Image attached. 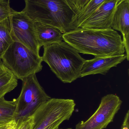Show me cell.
Instances as JSON below:
<instances>
[{"label":"cell","mask_w":129,"mask_h":129,"mask_svg":"<svg viewBox=\"0 0 129 129\" xmlns=\"http://www.w3.org/2000/svg\"><path fill=\"white\" fill-rule=\"evenodd\" d=\"M63 38L79 53L95 57L119 56L125 52L121 36L112 29L79 28L63 34Z\"/></svg>","instance_id":"cell-1"},{"label":"cell","mask_w":129,"mask_h":129,"mask_svg":"<svg viewBox=\"0 0 129 129\" xmlns=\"http://www.w3.org/2000/svg\"><path fill=\"white\" fill-rule=\"evenodd\" d=\"M22 11L34 22L54 26L63 34L78 28L76 14L64 0H24Z\"/></svg>","instance_id":"cell-2"},{"label":"cell","mask_w":129,"mask_h":129,"mask_svg":"<svg viewBox=\"0 0 129 129\" xmlns=\"http://www.w3.org/2000/svg\"><path fill=\"white\" fill-rule=\"evenodd\" d=\"M42 61L64 83H70L80 77L86 60L77 50L64 41L44 46Z\"/></svg>","instance_id":"cell-3"},{"label":"cell","mask_w":129,"mask_h":129,"mask_svg":"<svg viewBox=\"0 0 129 129\" xmlns=\"http://www.w3.org/2000/svg\"><path fill=\"white\" fill-rule=\"evenodd\" d=\"M1 59L17 79L22 81L42 69V57L16 41L11 43Z\"/></svg>","instance_id":"cell-4"},{"label":"cell","mask_w":129,"mask_h":129,"mask_svg":"<svg viewBox=\"0 0 129 129\" xmlns=\"http://www.w3.org/2000/svg\"><path fill=\"white\" fill-rule=\"evenodd\" d=\"M75 105L72 99H50L33 114L32 129H59L61 123L69 119Z\"/></svg>","instance_id":"cell-5"},{"label":"cell","mask_w":129,"mask_h":129,"mask_svg":"<svg viewBox=\"0 0 129 129\" xmlns=\"http://www.w3.org/2000/svg\"><path fill=\"white\" fill-rule=\"evenodd\" d=\"M50 99L39 84L36 74L24 79L21 92L16 99V120L32 116L42 105Z\"/></svg>","instance_id":"cell-6"},{"label":"cell","mask_w":129,"mask_h":129,"mask_svg":"<svg viewBox=\"0 0 129 129\" xmlns=\"http://www.w3.org/2000/svg\"><path fill=\"white\" fill-rule=\"evenodd\" d=\"M122 102L117 95L109 94L103 97L94 113L85 121L76 125L75 129H104L113 121Z\"/></svg>","instance_id":"cell-7"},{"label":"cell","mask_w":129,"mask_h":129,"mask_svg":"<svg viewBox=\"0 0 129 129\" xmlns=\"http://www.w3.org/2000/svg\"><path fill=\"white\" fill-rule=\"evenodd\" d=\"M9 18L13 41L20 42L39 54L41 48L36 40L34 21L22 11L17 12L14 10Z\"/></svg>","instance_id":"cell-8"},{"label":"cell","mask_w":129,"mask_h":129,"mask_svg":"<svg viewBox=\"0 0 129 129\" xmlns=\"http://www.w3.org/2000/svg\"><path fill=\"white\" fill-rule=\"evenodd\" d=\"M120 1L106 0L80 25L79 28L96 29H112L113 16Z\"/></svg>","instance_id":"cell-9"},{"label":"cell","mask_w":129,"mask_h":129,"mask_svg":"<svg viewBox=\"0 0 129 129\" xmlns=\"http://www.w3.org/2000/svg\"><path fill=\"white\" fill-rule=\"evenodd\" d=\"M129 0H120L114 11L111 28L119 31L123 36L126 59L129 60Z\"/></svg>","instance_id":"cell-10"},{"label":"cell","mask_w":129,"mask_h":129,"mask_svg":"<svg viewBox=\"0 0 129 129\" xmlns=\"http://www.w3.org/2000/svg\"><path fill=\"white\" fill-rule=\"evenodd\" d=\"M126 59L125 54L119 56L95 57L92 59L86 60L81 70L80 77L89 75H105L113 67H116Z\"/></svg>","instance_id":"cell-11"},{"label":"cell","mask_w":129,"mask_h":129,"mask_svg":"<svg viewBox=\"0 0 129 129\" xmlns=\"http://www.w3.org/2000/svg\"><path fill=\"white\" fill-rule=\"evenodd\" d=\"M36 40L40 48L63 41V33L57 28L34 22Z\"/></svg>","instance_id":"cell-12"},{"label":"cell","mask_w":129,"mask_h":129,"mask_svg":"<svg viewBox=\"0 0 129 129\" xmlns=\"http://www.w3.org/2000/svg\"><path fill=\"white\" fill-rule=\"evenodd\" d=\"M17 81L11 71L0 62V99L17 86Z\"/></svg>","instance_id":"cell-13"},{"label":"cell","mask_w":129,"mask_h":129,"mask_svg":"<svg viewBox=\"0 0 129 129\" xmlns=\"http://www.w3.org/2000/svg\"><path fill=\"white\" fill-rule=\"evenodd\" d=\"M13 41L9 17L0 22V59Z\"/></svg>","instance_id":"cell-14"},{"label":"cell","mask_w":129,"mask_h":129,"mask_svg":"<svg viewBox=\"0 0 129 129\" xmlns=\"http://www.w3.org/2000/svg\"><path fill=\"white\" fill-rule=\"evenodd\" d=\"M16 99L8 101L4 97L0 99V123L6 122L16 119Z\"/></svg>","instance_id":"cell-15"},{"label":"cell","mask_w":129,"mask_h":129,"mask_svg":"<svg viewBox=\"0 0 129 129\" xmlns=\"http://www.w3.org/2000/svg\"><path fill=\"white\" fill-rule=\"evenodd\" d=\"M106 0H90L84 8L76 14V20L79 28L80 25Z\"/></svg>","instance_id":"cell-16"},{"label":"cell","mask_w":129,"mask_h":129,"mask_svg":"<svg viewBox=\"0 0 129 129\" xmlns=\"http://www.w3.org/2000/svg\"><path fill=\"white\" fill-rule=\"evenodd\" d=\"M16 125L14 129H32L34 125L33 116L22 117L16 120Z\"/></svg>","instance_id":"cell-17"},{"label":"cell","mask_w":129,"mask_h":129,"mask_svg":"<svg viewBox=\"0 0 129 129\" xmlns=\"http://www.w3.org/2000/svg\"><path fill=\"white\" fill-rule=\"evenodd\" d=\"M13 10L9 1L0 0V22L8 18Z\"/></svg>","instance_id":"cell-18"},{"label":"cell","mask_w":129,"mask_h":129,"mask_svg":"<svg viewBox=\"0 0 129 129\" xmlns=\"http://www.w3.org/2000/svg\"><path fill=\"white\" fill-rule=\"evenodd\" d=\"M16 122V120H13L8 122L0 123V129H14Z\"/></svg>","instance_id":"cell-19"},{"label":"cell","mask_w":129,"mask_h":129,"mask_svg":"<svg viewBox=\"0 0 129 129\" xmlns=\"http://www.w3.org/2000/svg\"><path fill=\"white\" fill-rule=\"evenodd\" d=\"M76 7L79 13L89 3L90 0H75Z\"/></svg>","instance_id":"cell-20"},{"label":"cell","mask_w":129,"mask_h":129,"mask_svg":"<svg viewBox=\"0 0 129 129\" xmlns=\"http://www.w3.org/2000/svg\"><path fill=\"white\" fill-rule=\"evenodd\" d=\"M120 129H129V111L125 116L124 120Z\"/></svg>","instance_id":"cell-21"},{"label":"cell","mask_w":129,"mask_h":129,"mask_svg":"<svg viewBox=\"0 0 129 129\" xmlns=\"http://www.w3.org/2000/svg\"><path fill=\"white\" fill-rule=\"evenodd\" d=\"M64 1L67 2L69 6L76 14L79 13V11L76 7L75 0H64Z\"/></svg>","instance_id":"cell-22"},{"label":"cell","mask_w":129,"mask_h":129,"mask_svg":"<svg viewBox=\"0 0 129 129\" xmlns=\"http://www.w3.org/2000/svg\"><path fill=\"white\" fill-rule=\"evenodd\" d=\"M66 129H72V128H69Z\"/></svg>","instance_id":"cell-23"},{"label":"cell","mask_w":129,"mask_h":129,"mask_svg":"<svg viewBox=\"0 0 129 129\" xmlns=\"http://www.w3.org/2000/svg\"></svg>","instance_id":"cell-24"}]
</instances>
